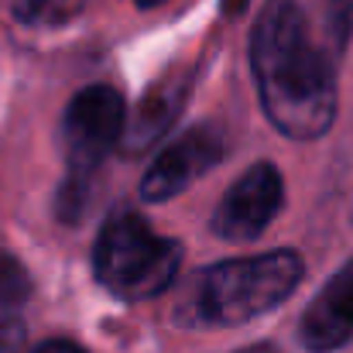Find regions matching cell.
Segmentation results:
<instances>
[{
  "label": "cell",
  "instance_id": "6da1fadb",
  "mask_svg": "<svg viewBox=\"0 0 353 353\" xmlns=\"http://www.w3.org/2000/svg\"><path fill=\"white\" fill-rule=\"evenodd\" d=\"M250 72L264 117L292 141L323 137L340 107L336 69L295 0H268L250 28Z\"/></svg>",
  "mask_w": 353,
  "mask_h": 353
},
{
  "label": "cell",
  "instance_id": "7a4b0ae2",
  "mask_svg": "<svg viewBox=\"0 0 353 353\" xmlns=\"http://www.w3.org/2000/svg\"><path fill=\"white\" fill-rule=\"evenodd\" d=\"M305 264L295 250H268L199 268L175 302V323L189 330L243 326L295 295Z\"/></svg>",
  "mask_w": 353,
  "mask_h": 353
},
{
  "label": "cell",
  "instance_id": "3957f363",
  "mask_svg": "<svg viewBox=\"0 0 353 353\" xmlns=\"http://www.w3.org/2000/svg\"><path fill=\"white\" fill-rule=\"evenodd\" d=\"M182 268V243L148 227L134 210L114 213L93 243V274L97 281L127 302L154 299L168 292Z\"/></svg>",
  "mask_w": 353,
  "mask_h": 353
},
{
  "label": "cell",
  "instance_id": "277c9868",
  "mask_svg": "<svg viewBox=\"0 0 353 353\" xmlns=\"http://www.w3.org/2000/svg\"><path fill=\"white\" fill-rule=\"evenodd\" d=\"M127 130V107L114 86L79 90L62 114V154L69 175H97L100 161Z\"/></svg>",
  "mask_w": 353,
  "mask_h": 353
},
{
  "label": "cell",
  "instance_id": "5b68a950",
  "mask_svg": "<svg viewBox=\"0 0 353 353\" xmlns=\"http://www.w3.org/2000/svg\"><path fill=\"white\" fill-rule=\"evenodd\" d=\"M230 154L227 134L220 123H199L185 130L179 141H172L144 172L137 192L148 203H165L185 192L196 179H203L210 168H216Z\"/></svg>",
  "mask_w": 353,
  "mask_h": 353
},
{
  "label": "cell",
  "instance_id": "8992f818",
  "mask_svg": "<svg viewBox=\"0 0 353 353\" xmlns=\"http://www.w3.org/2000/svg\"><path fill=\"white\" fill-rule=\"evenodd\" d=\"M281 203H285L281 172L271 161H257L223 192L220 206L213 210L210 227L213 234L230 243H250L281 213Z\"/></svg>",
  "mask_w": 353,
  "mask_h": 353
},
{
  "label": "cell",
  "instance_id": "52a82bcc",
  "mask_svg": "<svg viewBox=\"0 0 353 353\" xmlns=\"http://www.w3.org/2000/svg\"><path fill=\"white\" fill-rule=\"evenodd\" d=\"M353 340V257L330 274L299 319V343L309 353H333Z\"/></svg>",
  "mask_w": 353,
  "mask_h": 353
},
{
  "label": "cell",
  "instance_id": "ba28073f",
  "mask_svg": "<svg viewBox=\"0 0 353 353\" xmlns=\"http://www.w3.org/2000/svg\"><path fill=\"white\" fill-rule=\"evenodd\" d=\"M189 83H192V69H172L165 79H158L144 93L137 114L130 117L127 130H123V151L127 154H141L168 134V127L175 123V117L185 107Z\"/></svg>",
  "mask_w": 353,
  "mask_h": 353
},
{
  "label": "cell",
  "instance_id": "9c48e42d",
  "mask_svg": "<svg viewBox=\"0 0 353 353\" xmlns=\"http://www.w3.org/2000/svg\"><path fill=\"white\" fill-rule=\"evenodd\" d=\"M90 179L93 175H65V182L59 185V196H55V216L65 220V223H76L86 206H90Z\"/></svg>",
  "mask_w": 353,
  "mask_h": 353
},
{
  "label": "cell",
  "instance_id": "30bf717a",
  "mask_svg": "<svg viewBox=\"0 0 353 353\" xmlns=\"http://www.w3.org/2000/svg\"><path fill=\"white\" fill-rule=\"evenodd\" d=\"M24 295H28L24 268L10 254H0V305H17L24 302Z\"/></svg>",
  "mask_w": 353,
  "mask_h": 353
},
{
  "label": "cell",
  "instance_id": "8fae6325",
  "mask_svg": "<svg viewBox=\"0 0 353 353\" xmlns=\"http://www.w3.org/2000/svg\"><path fill=\"white\" fill-rule=\"evenodd\" d=\"M24 343H28V336H24L21 319H3L0 323V353H24Z\"/></svg>",
  "mask_w": 353,
  "mask_h": 353
},
{
  "label": "cell",
  "instance_id": "7c38bea8",
  "mask_svg": "<svg viewBox=\"0 0 353 353\" xmlns=\"http://www.w3.org/2000/svg\"><path fill=\"white\" fill-rule=\"evenodd\" d=\"M31 353H86L79 343H72V340H45V343H38Z\"/></svg>",
  "mask_w": 353,
  "mask_h": 353
},
{
  "label": "cell",
  "instance_id": "4fadbf2b",
  "mask_svg": "<svg viewBox=\"0 0 353 353\" xmlns=\"http://www.w3.org/2000/svg\"><path fill=\"white\" fill-rule=\"evenodd\" d=\"M333 3V14H336V21H340V28L347 31L353 21V0H330Z\"/></svg>",
  "mask_w": 353,
  "mask_h": 353
},
{
  "label": "cell",
  "instance_id": "5bb4252c",
  "mask_svg": "<svg viewBox=\"0 0 353 353\" xmlns=\"http://www.w3.org/2000/svg\"><path fill=\"white\" fill-rule=\"evenodd\" d=\"M236 353H278L271 343H254V347H243V350H236Z\"/></svg>",
  "mask_w": 353,
  "mask_h": 353
},
{
  "label": "cell",
  "instance_id": "9a60e30c",
  "mask_svg": "<svg viewBox=\"0 0 353 353\" xmlns=\"http://www.w3.org/2000/svg\"><path fill=\"white\" fill-rule=\"evenodd\" d=\"M134 3H137V7H141V10H151V7H158V3H161V0H134Z\"/></svg>",
  "mask_w": 353,
  "mask_h": 353
}]
</instances>
